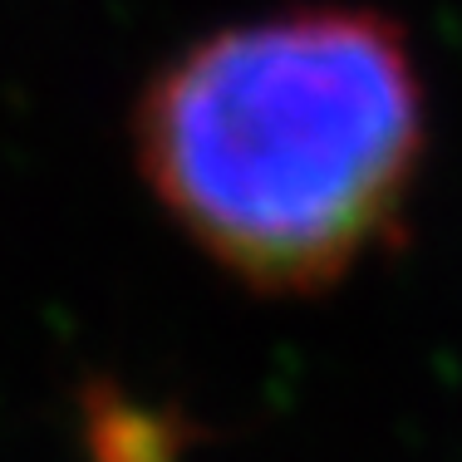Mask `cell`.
Instances as JSON below:
<instances>
[{
  "instance_id": "6da1fadb",
  "label": "cell",
  "mask_w": 462,
  "mask_h": 462,
  "mask_svg": "<svg viewBox=\"0 0 462 462\" xmlns=\"http://www.w3.org/2000/svg\"><path fill=\"white\" fill-rule=\"evenodd\" d=\"M152 197L231 276L320 291L399 222L423 84L379 10H281L168 60L134 114Z\"/></svg>"
}]
</instances>
